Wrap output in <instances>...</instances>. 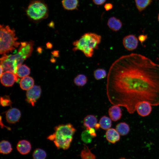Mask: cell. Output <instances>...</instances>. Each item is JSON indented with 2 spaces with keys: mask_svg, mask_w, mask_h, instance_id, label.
Returning <instances> with one entry per match:
<instances>
[{
  "mask_svg": "<svg viewBox=\"0 0 159 159\" xmlns=\"http://www.w3.org/2000/svg\"><path fill=\"white\" fill-rule=\"evenodd\" d=\"M112 7V4L110 3H107L104 5V8L106 11H109L111 10Z\"/></svg>",
  "mask_w": 159,
  "mask_h": 159,
  "instance_id": "obj_34",
  "label": "cell"
},
{
  "mask_svg": "<svg viewBox=\"0 0 159 159\" xmlns=\"http://www.w3.org/2000/svg\"><path fill=\"white\" fill-rule=\"evenodd\" d=\"M119 159H125V158H120Z\"/></svg>",
  "mask_w": 159,
  "mask_h": 159,
  "instance_id": "obj_42",
  "label": "cell"
},
{
  "mask_svg": "<svg viewBox=\"0 0 159 159\" xmlns=\"http://www.w3.org/2000/svg\"><path fill=\"white\" fill-rule=\"evenodd\" d=\"M100 127V126L99 123H97L94 127L96 129H98Z\"/></svg>",
  "mask_w": 159,
  "mask_h": 159,
  "instance_id": "obj_37",
  "label": "cell"
},
{
  "mask_svg": "<svg viewBox=\"0 0 159 159\" xmlns=\"http://www.w3.org/2000/svg\"><path fill=\"white\" fill-rule=\"evenodd\" d=\"M158 21H159V14L158 15Z\"/></svg>",
  "mask_w": 159,
  "mask_h": 159,
  "instance_id": "obj_41",
  "label": "cell"
},
{
  "mask_svg": "<svg viewBox=\"0 0 159 159\" xmlns=\"http://www.w3.org/2000/svg\"><path fill=\"white\" fill-rule=\"evenodd\" d=\"M25 59L18 53L14 55L3 54L0 58V65L5 71L16 74L18 68Z\"/></svg>",
  "mask_w": 159,
  "mask_h": 159,
  "instance_id": "obj_6",
  "label": "cell"
},
{
  "mask_svg": "<svg viewBox=\"0 0 159 159\" xmlns=\"http://www.w3.org/2000/svg\"><path fill=\"white\" fill-rule=\"evenodd\" d=\"M147 36L146 35L141 34L138 36V39L142 43L144 42L147 39Z\"/></svg>",
  "mask_w": 159,
  "mask_h": 159,
  "instance_id": "obj_32",
  "label": "cell"
},
{
  "mask_svg": "<svg viewBox=\"0 0 159 159\" xmlns=\"http://www.w3.org/2000/svg\"><path fill=\"white\" fill-rule=\"evenodd\" d=\"M80 156L82 159H95V155L93 154L88 147L84 145L83 149L81 151Z\"/></svg>",
  "mask_w": 159,
  "mask_h": 159,
  "instance_id": "obj_25",
  "label": "cell"
},
{
  "mask_svg": "<svg viewBox=\"0 0 159 159\" xmlns=\"http://www.w3.org/2000/svg\"><path fill=\"white\" fill-rule=\"evenodd\" d=\"M105 137L108 141L113 144L118 141L120 138V134L116 129L112 128L107 130Z\"/></svg>",
  "mask_w": 159,
  "mask_h": 159,
  "instance_id": "obj_15",
  "label": "cell"
},
{
  "mask_svg": "<svg viewBox=\"0 0 159 159\" xmlns=\"http://www.w3.org/2000/svg\"><path fill=\"white\" fill-rule=\"evenodd\" d=\"M87 78L85 74H80L77 75L74 79V84L79 87H82L87 83Z\"/></svg>",
  "mask_w": 159,
  "mask_h": 159,
  "instance_id": "obj_24",
  "label": "cell"
},
{
  "mask_svg": "<svg viewBox=\"0 0 159 159\" xmlns=\"http://www.w3.org/2000/svg\"><path fill=\"white\" fill-rule=\"evenodd\" d=\"M42 49L41 47H38L37 48V51L39 53H41L42 52Z\"/></svg>",
  "mask_w": 159,
  "mask_h": 159,
  "instance_id": "obj_39",
  "label": "cell"
},
{
  "mask_svg": "<svg viewBox=\"0 0 159 159\" xmlns=\"http://www.w3.org/2000/svg\"><path fill=\"white\" fill-rule=\"evenodd\" d=\"M152 0H135L136 7L139 11L145 9L151 3Z\"/></svg>",
  "mask_w": 159,
  "mask_h": 159,
  "instance_id": "obj_26",
  "label": "cell"
},
{
  "mask_svg": "<svg viewBox=\"0 0 159 159\" xmlns=\"http://www.w3.org/2000/svg\"><path fill=\"white\" fill-rule=\"evenodd\" d=\"M34 81L33 78L27 76L22 78L19 82L21 88L24 90H27L34 86Z\"/></svg>",
  "mask_w": 159,
  "mask_h": 159,
  "instance_id": "obj_16",
  "label": "cell"
},
{
  "mask_svg": "<svg viewBox=\"0 0 159 159\" xmlns=\"http://www.w3.org/2000/svg\"><path fill=\"white\" fill-rule=\"evenodd\" d=\"M151 105L147 102H142L137 105L136 110L139 115L143 117L149 115L151 112Z\"/></svg>",
  "mask_w": 159,
  "mask_h": 159,
  "instance_id": "obj_12",
  "label": "cell"
},
{
  "mask_svg": "<svg viewBox=\"0 0 159 159\" xmlns=\"http://www.w3.org/2000/svg\"><path fill=\"white\" fill-rule=\"evenodd\" d=\"M12 102L11 100L9 97L6 95L1 97L0 104L3 106H11Z\"/></svg>",
  "mask_w": 159,
  "mask_h": 159,
  "instance_id": "obj_30",
  "label": "cell"
},
{
  "mask_svg": "<svg viewBox=\"0 0 159 159\" xmlns=\"http://www.w3.org/2000/svg\"><path fill=\"white\" fill-rule=\"evenodd\" d=\"M41 93V89L39 86L34 85L27 90L26 101L32 106L34 105L38 99L39 98Z\"/></svg>",
  "mask_w": 159,
  "mask_h": 159,
  "instance_id": "obj_7",
  "label": "cell"
},
{
  "mask_svg": "<svg viewBox=\"0 0 159 159\" xmlns=\"http://www.w3.org/2000/svg\"><path fill=\"white\" fill-rule=\"evenodd\" d=\"M106 86L108 100L132 114L140 102L159 105V65L142 55H123L110 67Z\"/></svg>",
  "mask_w": 159,
  "mask_h": 159,
  "instance_id": "obj_1",
  "label": "cell"
},
{
  "mask_svg": "<svg viewBox=\"0 0 159 159\" xmlns=\"http://www.w3.org/2000/svg\"><path fill=\"white\" fill-rule=\"evenodd\" d=\"M12 148L11 143L8 141L3 140L0 143V152L3 154H7L12 151Z\"/></svg>",
  "mask_w": 159,
  "mask_h": 159,
  "instance_id": "obj_20",
  "label": "cell"
},
{
  "mask_svg": "<svg viewBox=\"0 0 159 159\" xmlns=\"http://www.w3.org/2000/svg\"><path fill=\"white\" fill-rule=\"evenodd\" d=\"M30 72V68L25 64H21L18 67L16 74L20 78H23L29 75Z\"/></svg>",
  "mask_w": 159,
  "mask_h": 159,
  "instance_id": "obj_22",
  "label": "cell"
},
{
  "mask_svg": "<svg viewBox=\"0 0 159 159\" xmlns=\"http://www.w3.org/2000/svg\"><path fill=\"white\" fill-rule=\"evenodd\" d=\"M51 61L52 62H55V59L54 58H52L51 59Z\"/></svg>",
  "mask_w": 159,
  "mask_h": 159,
  "instance_id": "obj_40",
  "label": "cell"
},
{
  "mask_svg": "<svg viewBox=\"0 0 159 159\" xmlns=\"http://www.w3.org/2000/svg\"><path fill=\"white\" fill-rule=\"evenodd\" d=\"M52 54L55 57H59V51L58 50H54L52 52Z\"/></svg>",
  "mask_w": 159,
  "mask_h": 159,
  "instance_id": "obj_35",
  "label": "cell"
},
{
  "mask_svg": "<svg viewBox=\"0 0 159 159\" xmlns=\"http://www.w3.org/2000/svg\"><path fill=\"white\" fill-rule=\"evenodd\" d=\"M122 43L126 49L132 51L137 48L138 44V39L134 35L130 34L125 36L123 38Z\"/></svg>",
  "mask_w": 159,
  "mask_h": 159,
  "instance_id": "obj_10",
  "label": "cell"
},
{
  "mask_svg": "<svg viewBox=\"0 0 159 159\" xmlns=\"http://www.w3.org/2000/svg\"><path fill=\"white\" fill-rule=\"evenodd\" d=\"M93 74L95 79L98 80L105 78L107 74L104 69L98 68L94 71Z\"/></svg>",
  "mask_w": 159,
  "mask_h": 159,
  "instance_id": "obj_28",
  "label": "cell"
},
{
  "mask_svg": "<svg viewBox=\"0 0 159 159\" xmlns=\"http://www.w3.org/2000/svg\"><path fill=\"white\" fill-rule=\"evenodd\" d=\"M28 16L34 21H38L47 17L48 10L47 5L39 0L31 2L26 10Z\"/></svg>",
  "mask_w": 159,
  "mask_h": 159,
  "instance_id": "obj_5",
  "label": "cell"
},
{
  "mask_svg": "<svg viewBox=\"0 0 159 159\" xmlns=\"http://www.w3.org/2000/svg\"><path fill=\"white\" fill-rule=\"evenodd\" d=\"M93 138L90 135L89 130L87 129L83 131L81 135V140L84 143H90Z\"/></svg>",
  "mask_w": 159,
  "mask_h": 159,
  "instance_id": "obj_29",
  "label": "cell"
},
{
  "mask_svg": "<svg viewBox=\"0 0 159 159\" xmlns=\"http://www.w3.org/2000/svg\"><path fill=\"white\" fill-rule=\"evenodd\" d=\"M107 24L110 29L115 32L119 30L122 26L121 21L114 17H112L109 19Z\"/></svg>",
  "mask_w": 159,
  "mask_h": 159,
  "instance_id": "obj_17",
  "label": "cell"
},
{
  "mask_svg": "<svg viewBox=\"0 0 159 159\" xmlns=\"http://www.w3.org/2000/svg\"><path fill=\"white\" fill-rule=\"evenodd\" d=\"M97 119L96 117L92 115L86 116L83 120V124L84 126L87 127H93L97 123Z\"/></svg>",
  "mask_w": 159,
  "mask_h": 159,
  "instance_id": "obj_19",
  "label": "cell"
},
{
  "mask_svg": "<svg viewBox=\"0 0 159 159\" xmlns=\"http://www.w3.org/2000/svg\"><path fill=\"white\" fill-rule=\"evenodd\" d=\"M94 3L97 5H100L103 4L106 0H92Z\"/></svg>",
  "mask_w": 159,
  "mask_h": 159,
  "instance_id": "obj_33",
  "label": "cell"
},
{
  "mask_svg": "<svg viewBox=\"0 0 159 159\" xmlns=\"http://www.w3.org/2000/svg\"><path fill=\"white\" fill-rule=\"evenodd\" d=\"M34 159H45L47 157L46 152L41 148H37L33 153Z\"/></svg>",
  "mask_w": 159,
  "mask_h": 159,
  "instance_id": "obj_27",
  "label": "cell"
},
{
  "mask_svg": "<svg viewBox=\"0 0 159 159\" xmlns=\"http://www.w3.org/2000/svg\"><path fill=\"white\" fill-rule=\"evenodd\" d=\"M62 2L64 8L69 10L77 9L79 5L78 0H62Z\"/></svg>",
  "mask_w": 159,
  "mask_h": 159,
  "instance_id": "obj_18",
  "label": "cell"
},
{
  "mask_svg": "<svg viewBox=\"0 0 159 159\" xmlns=\"http://www.w3.org/2000/svg\"><path fill=\"white\" fill-rule=\"evenodd\" d=\"M108 112L110 118L114 121L120 119L122 116V110L118 106L113 105L109 108Z\"/></svg>",
  "mask_w": 159,
  "mask_h": 159,
  "instance_id": "obj_14",
  "label": "cell"
},
{
  "mask_svg": "<svg viewBox=\"0 0 159 159\" xmlns=\"http://www.w3.org/2000/svg\"><path fill=\"white\" fill-rule=\"evenodd\" d=\"M86 129L89 130L90 135L93 138L97 136V134L95 130L93 127H87L86 128Z\"/></svg>",
  "mask_w": 159,
  "mask_h": 159,
  "instance_id": "obj_31",
  "label": "cell"
},
{
  "mask_svg": "<svg viewBox=\"0 0 159 159\" xmlns=\"http://www.w3.org/2000/svg\"><path fill=\"white\" fill-rule=\"evenodd\" d=\"M14 30L8 25L0 26V53L6 54L12 52L18 47L20 43L17 41Z\"/></svg>",
  "mask_w": 159,
  "mask_h": 159,
  "instance_id": "obj_4",
  "label": "cell"
},
{
  "mask_svg": "<svg viewBox=\"0 0 159 159\" xmlns=\"http://www.w3.org/2000/svg\"><path fill=\"white\" fill-rule=\"evenodd\" d=\"M116 130L121 135H125L129 133L130 128L129 125L125 122H121L116 126Z\"/></svg>",
  "mask_w": 159,
  "mask_h": 159,
  "instance_id": "obj_21",
  "label": "cell"
},
{
  "mask_svg": "<svg viewBox=\"0 0 159 159\" xmlns=\"http://www.w3.org/2000/svg\"><path fill=\"white\" fill-rule=\"evenodd\" d=\"M4 71V70L3 67L1 65H0V76L2 75V74L3 73V72Z\"/></svg>",
  "mask_w": 159,
  "mask_h": 159,
  "instance_id": "obj_38",
  "label": "cell"
},
{
  "mask_svg": "<svg viewBox=\"0 0 159 159\" xmlns=\"http://www.w3.org/2000/svg\"><path fill=\"white\" fill-rule=\"evenodd\" d=\"M16 148L21 154L26 155L29 153L31 149V145L30 142L26 140H21L18 142Z\"/></svg>",
  "mask_w": 159,
  "mask_h": 159,
  "instance_id": "obj_13",
  "label": "cell"
},
{
  "mask_svg": "<svg viewBox=\"0 0 159 159\" xmlns=\"http://www.w3.org/2000/svg\"><path fill=\"white\" fill-rule=\"evenodd\" d=\"M18 77L16 74L9 71H5L0 76L1 82L5 87L11 86L18 80Z\"/></svg>",
  "mask_w": 159,
  "mask_h": 159,
  "instance_id": "obj_9",
  "label": "cell"
},
{
  "mask_svg": "<svg viewBox=\"0 0 159 159\" xmlns=\"http://www.w3.org/2000/svg\"><path fill=\"white\" fill-rule=\"evenodd\" d=\"M76 130L70 123L59 125L55 127L54 133L47 139L53 141L57 149L67 150L70 146Z\"/></svg>",
  "mask_w": 159,
  "mask_h": 159,
  "instance_id": "obj_2",
  "label": "cell"
},
{
  "mask_svg": "<svg viewBox=\"0 0 159 159\" xmlns=\"http://www.w3.org/2000/svg\"><path fill=\"white\" fill-rule=\"evenodd\" d=\"M101 38L100 35L95 33H85L79 39L73 42L74 47L72 50L74 52L80 50L86 57H91L94 54L95 49H98Z\"/></svg>",
  "mask_w": 159,
  "mask_h": 159,
  "instance_id": "obj_3",
  "label": "cell"
},
{
  "mask_svg": "<svg viewBox=\"0 0 159 159\" xmlns=\"http://www.w3.org/2000/svg\"><path fill=\"white\" fill-rule=\"evenodd\" d=\"M46 47L47 48L51 49L52 47V45L51 43L48 42L46 44Z\"/></svg>",
  "mask_w": 159,
  "mask_h": 159,
  "instance_id": "obj_36",
  "label": "cell"
},
{
  "mask_svg": "<svg viewBox=\"0 0 159 159\" xmlns=\"http://www.w3.org/2000/svg\"><path fill=\"white\" fill-rule=\"evenodd\" d=\"M34 44V42L32 40L28 42H21L18 53L25 60L31 56L33 50Z\"/></svg>",
  "mask_w": 159,
  "mask_h": 159,
  "instance_id": "obj_8",
  "label": "cell"
},
{
  "mask_svg": "<svg viewBox=\"0 0 159 159\" xmlns=\"http://www.w3.org/2000/svg\"><path fill=\"white\" fill-rule=\"evenodd\" d=\"M7 121L10 123H14L19 120L21 113L19 110L16 108H12L9 110L6 113Z\"/></svg>",
  "mask_w": 159,
  "mask_h": 159,
  "instance_id": "obj_11",
  "label": "cell"
},
{
  "mask_svg": "<svg viewBox=\"0 0 159 159\" xmlns=\"http://www.w3.org/2000/svg\"><path fill=\"white\" fill-rule=\"evenodd\" d=\"M99 123L101 128L107 130L110 128L111 126V120L106 116H103L100 118Z\"/></svg>",
  "mask_w": 159,
  "mask_h": 159,
  "instance_id": "obj_23",
  "label": "cell"
}]
</instances>
